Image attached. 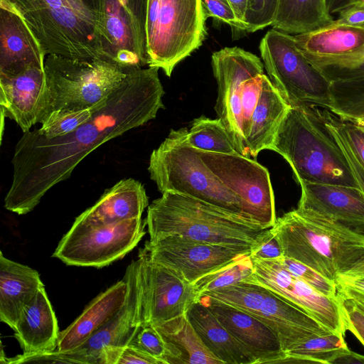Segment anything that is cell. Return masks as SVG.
Here are the masks:
<instances>
[{
	"label": "cell",
	"mask_w": 364,
	"mask_h": 364,
	"mask_svg": "<svg viewBox=\"0 0 364 364\" xmlns=\"http://www.w3.org/2000/svg\"><path fill=\"white\" fill-rule=\"evenodd\" d=\"M159 70L148 67L129 73L94 106L87 122L65 136L47 139L36 129L23 133L11 160L13 177L5 208L18 215L28 213L93 150L154 119L164 108Z\"/></svg>",
	"instance_id": "obj_1"
},
{
	"label": "cell",
	"mask_w": 364,
	"mask_h": 364,
	"mask_svg": "<svg viewBox=\"0 0 364 364\" xmlns=\"http://www.w3.org/2000/svg\"><path fill=\"white\" fill-rule=\"evenodd\" d=\"M188 131L171 129L150 156L148 171L159 191L185 195L272 228L277 218L268 170L241 154L196 149L187 141Z\"/></svg>",
	"instance_id": "obj_2"
},
{
	"label": "cell",
	"mask_w": 364,
	"mask_h": 364,
	"mask_svg": "<svg viewBox=\"0 0 364 364\" xmlns=\"http://www.w3.org/2000/svg\"><path fill=\"white\" fill-rule=\"evenodd\" d=\"M285 257L314 269L336 284L364 275V232L293 210L271 228Z\"/></svg>",
	"instance_id": "obj_3"
},
{
	"label": "cell",
	"mask_w": 364,
	"mask_h": 364,
	"mask_svg": "<svg viewBox=\"0 0 364 364\" xmlns=\"http://www.w3.org/2000/svg\"><path fill=\"white\" fill-rule=\"evenodd\" d=\"M145 221L150 240L178 235L251 249L268 229L247 216L173 192L163 193L149 205Z\"/></svg>",
	"instance_id": "obj_4"
},
{
	"label": "cell",
	"mask_w": 364,
	"mask_h": 364,
	"mask_svg": "<svg viewBox=\"0 0 364 364\" xmlns=\"http://www.w3.org/2000/svg\"><path fill=\"white\" fill-rule=\"evenodd\" d=\"M269 149L289 163L297 181L359 188L316 106L291 107Z\"/></svg>",
	"instance_id": "obj_5"
},
{
	"label": "cell",
	"mask_w": 364,
	"mask_h": 364,
	"mask_svg": "<svg viewBox=\"0 0 364 364\" xmlns=\"http://www.w3.org/2000/svg\"><path fill=\"white\" fill-rule=\"evenodd\" d=\"M24 19L46 55L101 59L104 0H0Z\"/></svg>",
	"instance_id": "obj_6"
},
{
	"label": "cell",
	"mask_w": 364,
	"mask_h": 364,
	"mask_svg": "<svg viewBox=\"0 0 364 364\" xmlns=\"http://www.w3.org/2000/svg\"><path fill=\"white\" fill-rule=\"evenodd\" d=\"M206 19L201 0H148L147 66L170 77L181 60L202 46Z\"/></svg>",
	"instance_id": "obj_7"
},
{
	"label": "cell",
	"mask_w": 364,
	"mask_h": 364,
	"mask_svg": "<svg viewBox=\"0 0 364 364\" xmlns=\"http://www.w3.org/2000/svg\"><path fill=\"white\" fill-rule=\"evenodd\" d=\"M45 73L47 95L41 122L55 110L94 107L107 98L129 73L111 61L53 54L46 58Z\"/></svg>",
	"instance_id": "obj_8"
},
{
	"label": "cell",
	"mask_w": 364,
	"mask_h": 364,
	"mask_svg": "<svg viewBox=\"0 0 364 364\" xmlns=\"http://www.w3.org/2000/svg\"><path fill=\"white\" fill-rule=\"evenodd\" d=\"M259 49L267 77L291 107L329 109L331 82L302 53L294 35L272 28L262 38Z\"/></svg>",
	"instance_id": "obj_9"
},
{
	"label": "cell",
	"mask_w": 364,
	"mask_h": 364,
	"mask_svg": "<svg viewBox=\"0 0 364 364\" xmlns=\"http://www.w3.org/2000/svg\"><path fill=\"white\" fill-rule=\"evenodd\" d=\"M146 226L141 218L100 225L75 219L53 257L70 266L104 267L132 251L144 236Z\"/></svg>",
	"instance_id": "obj_10"
},
{
	"label": "cell",
	"mask_w": 364,
	"mask_h": 364,
	"mask_svg": "<svg viewBox=\"0 0 364 364\" xmlns=\"http://www.w3.org/2000/svg\"><path fill=\"white\" fill-rule=\"evenodd\" d=\"M127 284L125 301L119 311L102 327L76 348L43 353V363L105 364L107 350H120L128 346L138 327L144 321L143 286L139 259L133 260L124 275Z\"/></svg>",
	"instance_id": "obj_11"
},
{
	"label": "cell",
	"mask_w": 364,
	"mask_h": 364,
	"mask_svg": "<svg viewBox=\"0 0 364 364\" xmlns=\"http://www.w3.org/2000/svg\"><path fill=\"white\" fill-rule=\"evenodd\" d=\"M148 0H104L99 28L101 59L131 73L147 65Z\"/></svg>",
	"instance_id": "obj_12"
},
{
	"label": "cell",
	"mask_w": 364,
	"mask_h": 364,
	"mask_svg": "<svg viewBox=\"0 0 364 364\" xmlns=\"http://www.w3.org/2000/svg\"><path fill=\"white\" fill-rule=\"evenodd\" d=\"M211 66L218 85L215 106L218 118L228 132L238 152L249 156L242 132L241 98L245 82L264 74L262 60L238 47H225L214 52Z\"/></svg>",
	"instance_id": "obj_13"
},
{
	"label": "cell",
	"mask_w": 364,
	"mask_h": 364,
	"mask_svg": "<svg viewBox=\"0 0 364 364\" xmlns=\"http://www.w3.org/2000/svg\"><path fill=\"white\" fill-rule=\"evenodd\" d=\"M142 250L151 259L178 272L191 284L251 254L250 247L206 242L178 235L149 240Z\"/></svg>",
	"instance_id": "obj_14"
},
{
	"label": "cell",
	"mask_w": 364,
	"mask_h": 364,
	"mask_svg": "<svg viewBox=\"0 0 364 364\" xmlns=\"http://www.w3.org/2000/svg\"><path fill=\"white\" fill-rule=\"evenodd\" d=\"M254 272L244 282L260 285L307 313L333 333L345 336L342 304L338 299L328 297L276 260L252 258Z\"/></svg>",
	"instance_id": "obj_15"
},
{
	"label": "cell",
	"mask_w": 364,
	"mask_h": 364,
	"mask_svg": "<svg viewBox=\"0 0 364 364\" xmlns=\"http://www.w3.org/2000/svg\"><path fill=\"white\" fill-rule=\"evenodd\" d=\"M144 321L159 325L184 314L200 295L178 272L157 263L139 250Z\"/></svg>",
	"instance_id": "obj_16"
},
{
	"label": "cell",
	"mask_w": 364,
	"mask_h": 364,
	"mask_svg": "<svg viewBox=\"0 0 364 364\" xmlns=\"http://www.w3.org/2000/svg\"><path fill=\"white\" fill-rule=\"evenodd\" d=\"M242 311L267 325L277 336L284 352L311 336L333 333L299 308L256 284L249 292Z\"/></svg>",
	"instance_id": "obj_17"
},
{
	"label": "cell",
	"mask_w": 364,
	"mask_h": 364,
	"mask_svg": "<svg viewBox=\"0 0 364 364\" xmlns=\"http://www.w3.org/2000/svg\"><path fill=\"white\" fill-rule=\"evenodd\" d=\"M298 182L301 195L296 210L364 232V194L359 188Z\"/></svg>",
	"instance_id": "obj_18"
},
{
	"label": "cell",
	"mask_w": 364,
	"mask_h": 364,
	"mask_svg": "<svg viewBox=\"0 0 364 364\" xmlns=\"http://www.w3.org/2000/svg\"><path fill=\"white\" fill-rule=\"evenodd\" d=\"M46 95L45 68L34 66L15 76H0L1 116L14 120L23 133L41 123Z\"/></svg>",
	"instance_id": "obj_19"
},
{
	"label": "cell",
	"mask_w": 364,
	"mask_h": 364,
	"mask_svg": "<svg viewBox=\"0 0 364 364\" xmlns=\"http://www.w3.org/2000/svg\"><path fill=\"white\" fill-rule=\"evenodd\" d=\"M46 56L24 19L0 1V76H15L34 66L45 68Z\"/></svg>",
	"instance_id": "obj_20"
},
{
	"label": "cell",
	"mask_w": 364,
	"mask_h": 364,
	"mask_svg": "<svg viewBox=\"0 0 364 364\" xmlns=\"http://www.w3.org/2000/svg\"><path fill=\"white\" fill-rule=\"evenodd\" d=\"M198 301L207 306L249 350L255 359V364L277 363L285 355L275 333L257 318L205 295H200Z\"/></svg>",
	"instance_id": "obj_21"
},
{
	"label": "cell",
	"mask_w": 364,
	"mask_h": 364,
	"mask_svg": "<svg viewBox=\"0 0 364 364\" xmlns=\"http://www.w3.org/2000/svg\"><path fill=\"white\" fill-rule=\"evenodd\" d=\"M23 357L55 350L60 331L58 319L45 287L23 307L14 328Z\"/></svg>",
	"instance_id": "obj_22"
},
{
	"label": "cell",
	"mask_w": 364,
	"mask_h": 364,
	"mask_svg": "<svg viewBox=\"0 0 364 364\" xmlns=\"http://www.w3.org/2000/svg\"><path fill=\"white\" fill-rule=\"evenodd\" d=\"M127 291L124 277L102 291L85 308L81 314L60 332L59 352L76 348L106 324L123 306Z\"/></svg>",
	"instance_id": "obj_23"
},
{
	"label": "cell",
	"mask_w": 364,
	"mask_h": 364,
	"mask_svg": "<svg viewBox=\"0 0 364 364\" xmlns=\"http://www.w3.org/2000/svg\"><path fill=\"white\" fill-rule=\"evenodd\" d=\"M149 198L144 186L134 178L122 179L107 189L98 200L75 219L90 224H110L140 218Z\"/></svg>",
	"instance_id": "obj_24"
},
{
	"label": "cell",
	"mask_w": 364,
	"mask_h": 364,
	"mask_svg": "<svg viewBox=\"0 0 364 364\" xmlns=\"http://www.w3.org/2000/svg\"><path fill=\"white\" fill-rule=\"evenodd\" d=\"M45 287L39 273L0 253V320L14 330L23 307Z\"/></svg>",
	"instance_id": "obj_25"
},
{
	"label": "cell",
	"mask_w": 364,
	"mask_h": 364,
	"mask_svg": "<svg viewBox=\"0 0 364 364\" xmlns=\"http://www.w3.org/2000/svg\"><path fill=\"white\" fill-rule=\"evenodd\" d=\"M291 106L264 75L257 104L252 112L246 146L250 156L269 149L277 131Z\"/></svg>",
	"instance_id": "obj_26"
},
{
	"label": "cell",
	"mask_w": 364,
	"mask_h": 364,
	"mask_svg": "<svg viewBox=\"0 0 364 364\" xmlns=\"http://www.w3.org/2000/svg\"><path fill=\"white\" fill-rule=\"evenodd\" d=\"M186 314L205 346L223 364H255L253 355L207 306L197 301Z\"/></svg>",
	"instance_id": "obj_27"
},
{
	"label": "cell",
	"mask_w": 364,
	"mask_h": 364,
	"mask_svg": "<svg viewBox=\"0 0 364 364\" xmlns=\"http://www.w3.org/2000/svg\"><path fill=\"white\" fill-rule=\"evenodd\" d=\"M294 37L301 52L317 56H341L364 48V28L338 24L334 21L320 28L294 35Z\"/></svg>",
	"instance_id": "obj_28"
},
{
	"label": "cell",
	"mask_w": 364,
	"mask_h": 364,
	"mask_svg": "<svg viewBox=\"0 0 364 364\" xmlns=\"http://www.w3.org/2000/svg\"><path fill=\"white\" fill-rule=\"evenodd\" d=\"M333 20L327 0H279L271 26L297 35L323 27Z\"/></svg>",
	"instance_id": "obj_29"
},
{
	"label": "cell",
	"mask_w": 364,
	"mask_h": 364,
	"mask_svg": "<svg viewBox=\"0 0 364 364\" xmlns=\"http://www.w3.org/2000/svg\"><path fill=\"white\" fill-rule=\"evenodd\" d=\"M154 326L178 353L181 364H223L205 346L186 313Z\"/></svg>",
	"instance_id": "obj_30"
},
{
	"label": "cell",
	"mask_w": 364,
	"mask_h": 364,
	"mask_svg": "<svg viewBox=\"0 0 364 364\" xmlns=\"http://www.w3.org/2000/svg\"><path fill=\"white\" fill-rule=\"evenodd\" d=\"M187 141L196 149L224 154H240L228 132L218 118L195 119L187 134Z\"/></svg>",
	"instance_id": "obj_31"
},
{
	"label": "cell",
	"mask_w": 364,
	"mask_h": 364,
	"mask_svg": "<svg viewBox=\"0 0 364 364\" xmlns=\"http://www.w3.org/2000/svg\"><path fill=\"white\" fill-rule=\"evenodd\" d=\"M329 110L341 119L364 118V77L331 82Z\"/></svg>",
	"instance_id": "obj_32"
},
{
	"label": "cell",
	"mask_w": 364,
	"mask_h": 364,
	"mask_svg": "<svg viewBox=\"0 0 364 364\" xmlns=\"http://www.w3.org/2000/svg\"><path fill=\"white\" fill-rule=\"evenodd\" d=\"M348 350L344 336L331 333L311 336L294 345L285 353L305 359L309 363L332 364L339 355Z\"/></svg>",
	"instance_id": "obj_33"
},
{
	"label": "cell",
	"mask_w": 364,
	"mask_h": 364,
	"mask_svg": "<svg viewBox=\"0 0 364 364\" xmlns=\"http://www.w3.org/2000/svg\"><path fill=\"white\" fill-rule=\"evenodd\" d=\"M302 53L331 82L364 77V48L355 53L336 57Z\"/></svg>",
	"instance_id": "obj_34"
},
{
	"label": "cell",
	"mask_w": 364,
	"mask_h": 364,
	"mask_svg": "<svg viewBox=\"0 0 364 364\" xmlns=\"http://www.w3.org/2000/svg\"><path fill=\"white\" fill-rule=\"evenodd\" d=\"M250 255H245L204 275L193 282V287L200 295L204 292L244 282L254 272V262Z\"/></svg>",
	"instance_id": "obj_35"
},
{
	"label": "cell",
	"mask_w": 364,
	"mask_h": 364,
	"mask_svg": "<svg viewBox=\"0 0 364 364\" xmlns=\"http://www.w3.org/2000/svg\"><path fill=\"white\" fill-rule=\"evenodd\" d=\"M128 346L146 353L161 364H181L178 353L149 323L144 322L138 327Z\"/></svg>",
	"instance_id": "obj_36"
},
{
	"label": "cell",
	"mask_w": 364,
	"mask_h": 364,
	"mask_svg": "<svg viewBox=\"0 0 364 364\" xmlns=\"http://www.w3.org/2000/svg\"><path fill=\"white\" fill-rule=\"evenodd\" d=\"M93 107L79 109H59L50 112L36 131L47 139L65 136L87 122L92 115Z\"/></svg>",
	"instance_id": "obj_37"
},
{
	"label": "cell",
	"mask_w": 364,
	"mask_h": 364,
	"mask_svg": "<svg viewBox=\"0 0 364 364\" xmlns=\"http://www.w3.org/2000/svg\"><path fill=\"white\" fill-rule=\"evenodd\" d=\"M276 261L285 269L306 282L321 294L330 298L338 299L336 284L314 269L285 256Z\"/></svg>",
	"instance_id": "obj_38"
},
{
	"label": "cell",
	"mask_w": 364,
	"mask_h": 364,
	"mask_svg": "<svg viewBox=\"0 0 364 364\" xmlns=\"http://www.w3.org/2000/svg\"><path fill=\"white\" fill-rule=\"evenodd\" d=\"M279 0H248L245 17L247 33H254L271 26Z\"/></svg>",
	"instance_id": "obj_39"
},
{
	"label": "cell",
	"mask_w": 364,
	"mask_h": 364,
	"mask_svg": "<svg viewBox=\"0 0 364 364\" xmlns=\"http://www.w3.org/2000/svg\"><path fill=\"white\" fill-rule=\"evenodd\" d=\"M206 18L228 25L232 28L233 38L247 34L228 0H201Z\"/></svg>",
	"instance_id": "obj_40"
},
{
	"label": "cell",
	"mask_w": 364,
	"mask_h": 364,
	"mask_svg": "<svg viewBox=\"0 0 364 364\" xmlns=\"http://www.w3.org/2000/svg\"><path fill=\"white\" fill-rule=\"evenodd\" d=\"M264 75V73L250 77L247 80L243 85L241 98V112L242 132L245 142L249 131L251 117L260 95Z\"/></svg>",
	"instance_id": "obj_41"
},
{
	"label": "cell",
	"mask_w": 364,
	"mask_h": 364,
	"mask_svg": "<svg viewBox=\"0 0 364 364\" xmlns=\"http://www.w3.org/2000/svg\"><path fill=\"white\" fill-rule=\"evenodd\" d=\"M327 130L343 153L360 189L364 194V166L360 161L336 122H331L326 126Z\"/></svg>",
	"instance_id": "obj_42"
},
{
	"label": "cell",
	"mask_w": 364,
	"mask_h": 364,
	"mask_svg": "<svg viewBox=\"0 0 364 364\" xmlns=\"http://www.w3.org/2000/svg\"><path fill=\"white\" fill-rule=\"evenodd\" d=\"M251 257L262 260H278L284 255L282 247L272 231L267 229L251 249Z\"/></svg>",
	"instance_id": "obj_43"
},
{
	"label": "cell",
	"mask_w": 364,
	"mask_h": 364,
	"mask_svg": "<svg viewBox=\"0 0 364 364\" xmlns=\"http://www.w3.org/2000/svg\"><path fill=\"white\" fill-rule=\"evenodd\" d=\"M342 304L345 326L364 346V312L352 301L338 296Z\"/></svg>",
	"instance_id": "obj_44"
},
{
	"label": "cell",
	"mask_w": 364,
	"mask_h": 364,
	"mask_svg": "<svg viewBox=\"0 0 364 364\" xmlns=\"http://www.w3.org/2000/svg\"><path fill=\"white\" fill-rule=\"evenodd\" d=\"M336 120L350 146L364 166V129L353 122L342 119L337 115Z\"/></svg>",
	"instance_id": "obj_45"
},
{
	"label": "cell",
	"mask_w": 364,
	"mask_h": 364,
	"mask_svg": "<svg viewBox=\"0 0 364 364\" xmlns=\"http://www.w3.org/2000/svg\"><path fill=\"white\" fill-rule=\"evenodd\" d=\"M338 18L334 22L338 24H343L355 27L364 28V2L354 3L338 14Z\"/></svg>",
	"instance_id": "obj_46"
},
{
	"label": "cell",
	"mask_w": 364,
	"mask_h": 364,
	"mask_svg": "<svg viewBox=\"0 0 364 364\" xmlns=\"http://www.w3.org/2000/svg\"><path fill=\"white\" fill-rule=\"evenodd\" d=\"M129 363L161 364L158 360L146 353L131 346H127L122 350L117 364Z\"/></svg>",
	"instance_id": "obj_47"
},
{
	"label": "cell",
	"mask_w": 364,
	"mask_h": 364,
	"mask_svg": "<svg viewBox=\"0 0 364 364\" xmlns=\"http://www.w3.org/2000/svg\"><path fill=\"white\" fill-rule=\"evenodd\" d=\"M338 296L342 298L350 299L362 311L364 312V294L353 289L338 287Z\"/></svg>",
	"instance_id": "obj_48"
},
{
	"label": "cell",
	"mask_w": 364,
	"mask_h": 364,
	"mask_svg": "<svg viewBox=\"0 0 364 364\" xmlns=\"http://www.w3.org/2000/svg\"><path fill=\"white\" fill-rule=\"evenodd\" d=\"M338 287L353 289L364 294V275L354 277H343L336 282Z\"/></svg>",
	"instance_id": "obj_49"
},
{
	"label": "cell",
	"mask_w": 364,
	"mask_h": 364,
	"mask_svg": "<svg viewBox=\"0 0 364 364\" xmlns=\"http://www.w3.org/2000/svg\"><path fill=\"white\" fill-rule=\"evenodd\" d=\"M343 363V364H364V355L351 351L350 349L343 353L339 355L332 364Z\"/></svg>",
	"instance_id": "obj_50"
},
{
	"label": "cell",
	"mask_w": 364,
	"mask_h": 364,
	"mask_svg": "<svg viewBox=\"0 0 364 364\" xmlns=\"http://www.w3.org/2000/svg\"><path fill=\"white\" fill-rule=\"evenodd\" d=\"M230 4L232 5L236 16L240 21V22L242 23V25L244 26L245 29V14L247 11V3L248 0H228ZM246 31V29H245ZM247 33V32H246Z\"/></svg>",
	"instance_id": "obj_51"
},
{
	"label": "cell",
	"mask_w": 364,
	"mask_h": 364,
	"mask_svg": "<svg viewBox=\"0 0 364 364\" xmlns=\"http://www.w3.org/2000/svg\"><path fill=\"white\" fill-rule=\"evenodd\" d=\"M359 0H330L328 6L331 14H338L344 8L356 3Z\"/></svg>",
	"instance_id": "obj_52"
},
{
	"label": "cell",
	"mask_w": 364,
	"mask_h": 364,
	"mask_svg": "<svg viewBox=\"0 0 364 364\" xmlns=\"http://www.w3.org/2000/svg\"><path fill=\"white\" fill-rule=\"evenodd\" d=\"M353 122L355 123L356 124H358L360 127H364V118L356 120V121H353Z\"/></svg>",
	"instance_id": "obj_53"
},
{
	"label": "cell",
	"mask_w": 364,
	"mask_h": 364,
	"mask_svg": "<svg viewBox=\"0 0 364 364\" xmlns=\"http://www.w3.org/2000/svg\"><path fill=\"white\" fill-rule=\"evenodd\" d=\"M358 1H363L364 2V0H359ZM358 2V1H357Z\"/></svg>",
	"instance_id": "obj_54"
},
{
	"label": "cell",
	"mask_w": 364,
	"mask_h": 364,
	"mask_svg": "<svg viewBox=\"0 0 364 364\" xmlns=\"http://www.w3.org/2000/svg\"><path fill=\"white\" fill-rule=\"evenodd\" d=\"M327 1H328V2H329V1H330V0H327Z\"/></svg>",
	"instance_id": "obj_55"
},
{
	"label": "cell",
	"mask_w": 364,
	"mask_h": 364,
	"mask_svg": "<svg viewBox=\"0 0 364 364\" xmlns=\"http://www.w3.org/2000/svg\"><path fill=\"white\" fill-rule=\"evenodd\" d=\"M362 128H363V129H364V127H362Z\"/></svg>",
	"instance_id": "obj_56"
}]
</instances>
